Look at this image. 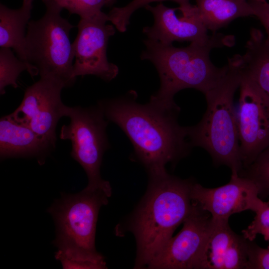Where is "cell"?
Wrapping results in <instances>:
<instances>
[{
    "mask_svg": "<svg viewBox=\"0 0 269 269\" xmlns=\"http://www.w3.org/2000/svg\"><path fill=\"white\" fill-rule=\"evenodd\" d=\"M135 91L97 104L106 119L118 125L132 142L134 155L149 175L166 171L165 165L186 156L192 146L188 127L179 125L180 111L162 110L149 102H136Z\"/></svg>",
    "mask_w": 269,
    "mask_h": 269,
    "instance_id": "obj_1",
    "label": "cell"
},
{
    "mask_svg": "<svg viewBox=\"0 0 269 269\" xmlns=\"http://www.w3.org/2000/svg\"><path fill=\"white\" fill-rule=\"evenodd\" d=\"M230 36L213 34L207 43H190L184 47L164 44L149 39L144 40L142 60L151 62L160 81L158 90L151 96L149 102L167 111H180L174 101L181 90L193 88L205 95L217 86L226 75L228 66H215L210 59L214 48L231 45Z\"/></svg>",
    "mask_w": 269,
    "mask_h": 269,
    "instance_id": "obj_2",
    "label": "cell"
},
{
    "mask_svg": "<svg viewBox=\"0 0 269 269\" xmlns=\"http://www.w3.org/2000/svg\"><path fill=\"white\" fill-rule=\"evenodd\" d=\"M149 176L147 191L130 226L136 242L135 269L147 268L184 222L192 205L191 180L167 171Z\"/></svg>",
    "mask_w": 269,
    "mask_h": 269,
    "instance_id": "obj_3",
    "label": "cell"
},
{
    "mask_svg": "<svg viewBox=\"0 0 269 269\" xmlns=\"http://www.w3.org/2000/svg\"><path fill=\"white\" fill-rule=\"evenodd\" d=\"M111 196L102 189L85 188L75 194H62L48 208L56 225L55 258L63 269L107 268L96 250L95 235L100 209Z\"/></svg>",
    "mask_w": 269,
    "mask_h": 269,
    "instance_id": "obj_4",
    "label": "cell"
},
{
    "mask_svg": "<svg viewBox=\"0 0 269 269\" xmlns=\"http://www.w3.org/2000/svg\"><path fill=\"white\" fill-rule=\"evenodd\" d=\"M227 73L220 83L205 96L207 108L201 121L188 127L192 146L205 149L216 165L228 166L231 173L242 170L237 115L233 100L239 88L244 63L242 56L228 59Z\"/></svg>",
    "mask_w": 269,
    "mask_h": 269,
    "instance_id": "obj_5",
    "label": "cell"
},
{
    "mask_svg": "<svg viewBox=\"0 0 269 269\" xmlns=\"http://www.w3.org/2000/svg\"><path fill=\"white\" fill-rule=\"evenodd\" d=\"M46 10L37 20L30 21L25 36L27 60L38 70L40 77H50L72 86L74 55L69 34L74 26L62 17L63 8L55 0H42Z\"/></svg>",
    "mask_w": 269,
    "mask_h": 269,
    "instance_id": "obj_6",
    "label": "cell"
},
{
    "mask_svg": "<svg viewBox=\"0 0 269 269\" xmlns=\"http://www.w3.org/2000/svg\"><path fill=\"white\" fill-rule=\"evenodd\" d=\"M64 116L70 119V122L61 127L59 137L71 141V155L88 177L86 188L102 189L111 195L109 182L103 180L100 174L103 155L110 147L106 133L109 121L103 111L98 104L88 108L66 106Z\"/></svg>",
    "mask_w": 269,
    "mask_h": 269,
    "instance_id": "obj_7",
    "label": "cell"
},
{
    "mask_svg": "<svg viewBox=\"0 0 269 269\" xmlns=\"http://www.w3.org/2000/svg\"><path fill=\"white\" fill-rule=\"evenodd\" d=\"M239 88L236 115L244 168L269 146V96L246 72L244 67Z\"/></svg>",
    "mask_w": 269,
    "mask_h": 269,
    "instance_id": "obj_8",
    "label": "cell"
},
{
    "mask_svg": "<svg viewBox=\"0 0 269 269\" xmlns=\"http://www.w3.org/2000/svg\"><path fill=\"white\" fill-rule=\"evenodd\" d=\"M64 88V84L57 79L40 77L26 89L21 104L8 115L55 147L56 128L59 120L65 117L66 106L61 97Z\"/></svg>",
    "mask_w": 269,
    "mask_h": 269,
    "instance_id": "obj_9",
    "label": "cell"
},
{
    "mask_svg": "<svg viewBox=\"0 0 269 269\" xmlns=\"http://www.w3.org/2000/svg\"><path fill=\"white\" fill-rule=\"evenodd\" d=\"M108 14L80 18L78 32L72 43L75 59L73 77L94 75L106 82L115 79L119 68L108 60L107 50L109 38L114 35V25L107 24Z\"/></svg>",
    "mask_w": 269,
    "mask_h": 269,
    "instance_id": "obj_10",
    "label": "cell"
},
{
    "mask_svg": "<svg viewBox=\"0 0 269 269\" xmlns=\"http://www.w3.org/2000/svg\"><path fill=\"white\" fill-rule=\"evenodd\" d=\"M181 231L172 237L146 268L199 269L212 225V217L192 200Z\"/></svg>",
    "mask_w": 269,
    "mask_h": 269,
    "instance_id": "obj_11",
    "label": "cell"
},
{
    "mask_svg": "<svg viewBox=\"0 0 269 269\" xmlns=\"http://www.w3.org/2000/svg\"><path fill=\"white\" fill-rule=\"evenodd\" d=\"M191 197L212 219L218 221H228L233 214L247 210L256 213L266 205L255 183L238 173H231L228 183L216 188H206L193 182Z\"/></svg>",
    "mask_w": 269,
    "mask_h": 269,
    "instance_id": "obj_12",
    "label": "cell"
},
{
    "mask_svg": "<svg viewBox=\"0 0 269 269\" xmlns=\"http://www.w3.org/2000/svg\"><path fill=\"white\" fill-rule=\"evenodd\" d=\"M144 8L152 14L154 22L143 28L147 39L164 44L175 41L206 43L212 38L208 35L196 5L190 2L171 8L160 2L156 6L149 4Z\"/></svg>",
    "mask_w": 269,
    "mask_h": 269,
    "instance_id": "obj_13",
    "label": "cell"
},
{
    "mask_svg": "<svg viewBox=\"0 0 269 269\" xmlns=\"http://www.w3.org/2000/svg\"><path fill=\"white\" fill-rule=\"evenodd\" d=\"M249 241L236 234L228 221L212 219L199 269H246Z\"/></svg>",
    "mask_w": 269,
    "mask_h": 269,
    "instance_id": "obj_14",
    "label": "cell"
},
{
    "mask_svg": "<svg viewBox=\"0 0 269 269\" xmlns=\"http://www.w3.org/2000/svg\"><path fill=\"white\" fill-rule=\"evenodd\" d=\"M55 147L27 127L15 122L9 115L0 120L1 159L35 157L42 165Z\"/></svg>",
    "mask_w": 269,
    "mask_h": 269,
    "instance_id": "obj_15",
    "label": "cell"
},
{
    "mask_svg": "<svg viewBox=\"0 0 269 269\" xmlns=\"http://www.w3.org/2000/svg\"><path fill=\"white\" fill-rule=\"evenodd\" d=\"M34 1L23 0L18 9L0 4V47L13 49L18 58L26 62L25 30L30 21Z\"/></svg>",
    "mask_w": 269,
    "mask_h": 269,
    "instance_id": "obj_16",
    "label": "cell"
},
{
    "mask_svg": "<svg viewBox=\"0 0 269 269\" xmlns=\"http://www.w3.org/2000/svg\"><path fill=\"white\" fill-rule=\"evenodd\" d=\"M201 18L213 32L239 17L254 15L247 0H195Z\"/></svg>",
    "mask_w": 269,
    "mask_h": 269,
    "instance_id": "obj_17",
    "label": "cell"
},
{
    "mask_svg": "<svg viewBox=\"0 0 269 269\" xmlns=\"http://www.w3.org/2000/svg\"><path fill=\"white\" fill-rule=\"evenodd\" d=\"M242 57L245 70L269 96V45L260 29H251Z\"/></svg>",
    "mask_w": 269,
    "mask_h": 269,
    "instance_id": "obj_18",
    "label": "cell"
},
{
    "mask_svg": "<svg viewBox=\"0 0 269 269\" xmlns=\"http://www.w3.org/2000/svg\"><path fill=\"white\" fill-rule=\"evenodd\" d=\"M27 71L32 76L39 74L36 67L29 62L15 56L9 48L0 47V93H5V88L10 85L18 87L17 79L20 73Z\"/></svg>",
    "mask_w": 269,
    "mask_h": 269,
    "instance_id": "obj_19",
    "label": "cell"
},
{
    "mask_svg": "<svg viewBox=\"0 0 269 269\" xmlns=\"http://www.w3.org/2000/svg\"><path fill=\"white\" fill-rule=\"evenodd\" d=\"M239 175L252 180L259 189L260 198L269 196V146L263 151L249 166Z\"/></svg>",
    "mask_w": 269,
    "mask_h": 269,
    "instance_id": "obj_20",
    "label": "cell"
},
{
    "mask_svg": "<svg viewBox=\"0 0 269 269\" xmlns=\"http://www.w3.org/2000/svg\"><path fill=\"white\" fill-rule=\"evenodd\" d=\"M167 0H133L127 5L114 7L107 14L108 20L111 22L118 31L124 32L130 23V18L136 10L149 4L153 2H161ZM179 5L190 2V0H170Z\"/></svg>",
    "mask_w": 269,
    "mask_h": 269,
    "instance_id": "obj_21",
    "label": "cell"
},
{
    "mask_svg": "<svg viewBox=\"0 0 269 269\" xmlns=\"http://www.w3.org/2000/svg\"><path fill=\"white\" fill-rule=\"evenodd\" d=\"M63 8L76 14L80 18H90L104 13V6L111 5L116 0H55Z\"/></svg>",
    "mask_w": 269,
    "mask_h": 269,
    "instance_id": "obj_22",
    "label": "cell"
},
{
    "mask_svg": "<svg viewBox=\"0 0 269 269\" xmlns=\"http://www.w3.org/2000/svg\"><path fill=\"white\" fill-rule=\"evenodd\" d=\"M254 241H249L246 269H269V248H263Z\"/></svg>",
    "mask_w": 269,
    "mask_h": 269,
    "instance_id": "obj_23",
    "label": "cell"
},
{
    "mask_svg": "<svg viewBox=\"0 0 269 269\" xmlns=\"http://www.w3.org/2000/svg\"><path fill=\"white\" fill-rule=\"evenodd\" d=\"M269 228V200L266 202L265 206L256 213L251 224L243 231V236L251 241H254L258 234H262Z\"/></svg>",
    "mask_w": 269,
    "mask_h": 269,
    "instance_id": "obj_24",
    "label": "cell"
},
{
    "mask_svg": "<svg viewBox=\"0 0 269 269\" xmlns=\"http://www.w3.org/2000/svg\"><path fill=\"white\" fill-rule=\"evenodd\" d=\"M254 11V15L257 16L264 26L266 31L267 42L269 45V3L266 1L249 0Z\"/></svg>",
    "mask_w": 269,
    "mask_h": 269,
    "instance_id": "obj_25",
    "label": "cell"
},
{
    "mask_svg": "<svg viewBox=\"0 0 269 269\" xmlns=\"http://www.w3.org/2000/svg\"><path fill=\"white\" fill-rule=\"evenodd\" d=\"M262 235H263L265 238V239L268 241L269 243V228L266 230L262 234ZM268 248H269V245L268 247Z\"/></svg>",
    "mask_w": 269,
    "mask_h": 269,
    "instance_id": "obj_26",
    "label": "cell"
},
{
    "mask_svg": "<svg viewBox=\"0 0 269 269\" xmlns=\"http://www.w3.org/2000/svg\"><path fill=\"white\" fill-rule=\"evenodd\" d=\"M256 0L262 1H266V0Z\"/></svg>",
    "mask_w": 269,
    "mask_h": 269,
    "instance_id": "obj_27",
    "label": "cell"
}]
</instances>
